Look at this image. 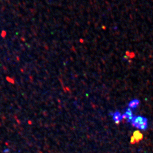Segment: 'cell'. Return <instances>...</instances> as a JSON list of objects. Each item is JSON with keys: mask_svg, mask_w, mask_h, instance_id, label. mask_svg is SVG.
<instances>
[{"mask_svg": "<svg viewBox=\"0 0 153 153\" xmlns=\"http://www.w3.org/2000/svg\"><path fill=\"white\" fill-rule=\"evenodd\" d=\"M131 123L132 126L141 130H145L148 128V119L142 116H134Z\"/></svg>", "mask_w": 153, "mask_h": 153, "instance_id": "obj_1", "label": "cell"}, {"mask_svg": "<svg viewBox=\"0 0 153 153\" xmlns=\"http://www.w3.org/2000/svg\"><path fill=\"white\" fill-rule=\"evenodd\" d=\"M143 138V135L141 131H136L133 132V136L131 137V143L133 145L140 142Z\"/></svg>", "mask_w": 153, "mask_h": 153, "instance_id": "obj_2", "label": "cell"}, {"mask_svg": "<svg viewBox=\"0 0 153 153\" xmlns=\"http://www.w3.org/2000/svg\"><path fill=\"white\" fill-rule=\"evenodd\" d=\"M122 117H123V119H126L128 120V121L129 123L131 122V120L133 119L134 116L133 115V113H132L131 109L129 108H127L126 110L125 114L122 115Z\"/></svg>", "mask_w": 153, "mask_h": 153, "instance_id": "obj_3", "label": "cell"}, {"mask_svg": "<svg viewBox=\"0 0 153 153\" xmlns=\"http://www.w3.org/2000/svg\"><path fill=\"white\" fill-rule=\"evenodd\" d=\"M112 117L115 123L117 124H119L120 123L121 120L123 119L122 115L119 112L117 111L115 112V113L112 114Z\"/></svg>", "mask_w": 153, "mask_h": 153, "instance_id": "obj_4", "label": "cell"}, {"mask_svg": "<svg viewBox=\"0 0 153 153\" xmlns=\"http://www.w3.org/2000/svg\"><path fill=\"white\" fill-rule=\"evenodd\" d=\"M140 104V100L138 99H133L131 101L129 104L128 106L129 108L131 109H134L136 108H137L138 105Z\"/></svg>", "mask_w": 153, "mask_h": 153, "instance_id": "obj_5", "label": "cell"}]
</instances>
